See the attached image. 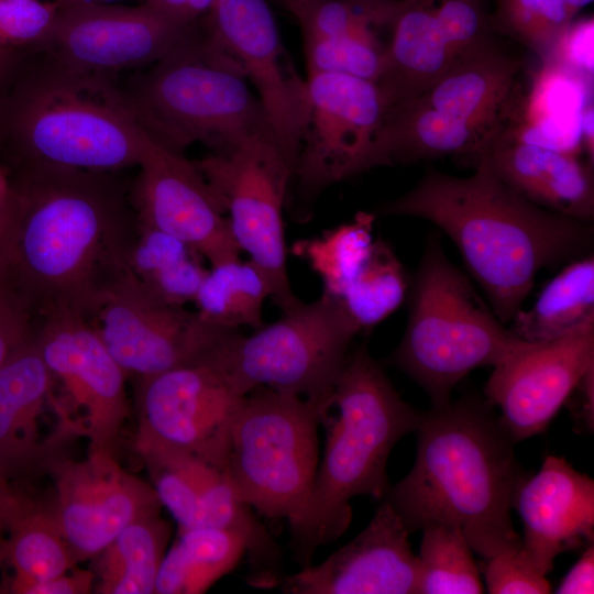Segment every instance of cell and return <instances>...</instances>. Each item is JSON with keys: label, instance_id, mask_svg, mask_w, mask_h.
Listing matches in <instances>:
<instances>
[{"label": "cell", "instance_id": "cell-1", "mask_svg": "<svg viewBox=\"0 0 594 594\" xmlns=\"http://www.w3.org/2000/svg\"><path fill=\"white\" fill-rule=\"evenodd\" d=\"M112 174L43 165L9 172L13 226L1 278L38 320L56 311L90 320L127 267L138 219Z\"/></svg>", "mask_w": 594, "mask_h": 594}, {"label": "cell", "instance_id": "cell-2", "mask_svg": "<svg viewBox=\"0 0 594 594\" xmlns=\"http://www.w3.org/2000/svg\"><path fill=\"white\" fill-rule=\"evenodd\" d=\"M381 216H406L437 226L454 243L497 318L508 326L543 268L590 254L591 222L552 212L506 185L483 158L466 177L429 168Z\"/></svg>", "mask_w": 594, "mask_h": 594}, {"label": "cell", "instance_id": "cell-3", "mask_svg": "<svg viewBox=\"0 0 594 594\" xmlns=\"http://www.w3.org/2000/svg\"><path fill=\"white\" fill-rule=\"evenodd\" d=\"M410 472L385 497L411 534L458 528L484 560L521 546L514 529L515 493L526 474L494 407L463 396L422 413Z\"/></svg>", "mask_w": 594, "mask_h": 594}, {"label": "cell", "instance_id": "cell-4", "mask_svg": "<svg viewBox=\"0 0 594 594\" xmlns=\"http://www.w3.org/2000/svg\"><path fill=\"white\" fill-rule=\"evenodd\" d=\"M150 135L112 78L25 58L0 94V163L116 173Z\"/></svg>", "mask_w": 594, "mask_h": 594}, {"label": "cell", "instance_id": "cell-5", "mask_svg": "<svg viewBox=\"0 0 594 594\" xmlns=\"http://www.w3.org/2000/svg\"><path fill=\"white\" fill-rule=\"evenodd\" d=\"M327 442L310 494L288 521L295 559L310 564L314 553L338 540L352 520L350 501H382L391 484L387 461L397 441L417 431L422 413L407 404L365 344L349 351L331 396Z\"/></svg>", "mask_w": 594, "mask_h": 594}, {"label": "cell", "instance_id": "cell-6", "mask_svg": "<svg viewBox=\"0 0 594 594\" xmlns=\"http://www.w3.org/2000/svg\"><path fill=\"white\" fill-rule=\"evenodd\" d=\"M245 78L239 62L195 23L174 48L121 89L156 142L182 154L201 142L216 153L251 135L273 133Z\"/></svg>", "mask_w": 594, "mask_h": 594}, {"label": "cell", "instance_id": "cell-7", "mask_svg": "<svg viewBox=\"0 0 594 594\" xmlns=\"http://www.w3.org/2000/svg\"><path fill=\"white\" fill-rule=\"evenodd\" d=\"M407 297V326L388 362L427 393L431 407L448 404L473 370L494 367L530 343L497 318L437 233L426 241Z\"/></svg>", "mask_w": 594, "mask_h": 594}, {"label": "cell", "instance_id": "cell-8", "mask_svg": "<svg viewBox=\"0 0 594 594\" xmlns=\"http://www.w3.org/2000/svg\"><path fill=\"white\" fill-rule=\"evenodd\" d=\"M358 333L338 304L321 295L250 336L233 331L207 358L240 396L265 387L305 398L328 414Z\"/></svg>", "mask_w": 594, "mask_h": 594}, {"label": "cell", "instance_id": "cell-9", "mask_svg": "<svg viewBox=\"0 0 594 594\" xmlns=\"http://www.w3.org/2000/svg\"><path fill=\"white\" fill-rule=\"evenodd\" d=\"M318 405L261 387L234 417L223 472L235 495L267 518L290 521L305 505L318 468Z\"/></svg>", "mask_w": 594, "mask_h": 594}, {"label": "cell", "instance_id": "cell-10", "mask_svg": "<svg viewBox=\"0 0 594 594\" xmlns=\"http://www.w3.org/2000/svg\"><path fill=\"white\" fill-rule=\"evenodd\" d=\"M195 164L222 202L240 251L265 274L271 298L283 312L296 307L283 221L293 172L274 134L251 135Z\"/></svg>", "mask_w": 594, "mask_h": 594}, {"label": "cell", "instance_id": "cell-11", "mask_svg": "<svg viewBox=\"0 0 594 594\" xmlns=\"http://www.w3.org/2000/svg\"><path fill=\"white\" fill-rule=\"evenodd\" d=\"M293 183L306 204L326 187L382 166L378 141L388 110L381 87L362 78L308 73Z\"/></svg>", "mask_w": 594, "mask_h": 594}, {"label": "cell", "instance_id": "cell-12", "mask_svg": "<svg viewBox=\"0 0 594 594\" xmlns=\"http://www.w3.org/2000/svg\"><path fill=\"white\" fill-rule=\"evenodd\" d=\"M244 396L233 392L207 354L139 380L135 449L140 457L191 455L223 471Z\"/></svg>", "mask_w": 594, "mask_h": 594}, {"label": "cell", "instance_id": "cell-13", "mask_svg": "<svg viewBox=\"0 0 594 594\" xmlns=\"http://www.w3.org/2000/svg\"><path fill=\"white\" fill-rule=\"evenodd\" d=\"M90 321L125 374L139 380L193 363L237 331L166 302L128 265L103 292Z\"/></svg>", "mask_w": 594, "mask_h": 594}, {"label": "cell", "instance_id": "cell-14", "mask_svg": "<svg viewBox=\"0 0 594 594\" xmlns=\"http://www.w3.org/2000/svg\"><path fill=\"white\" fill-rule=\"evenodd\" d=\"M193 25L146 3L122 7L76 2L59 7L40 54L65 68L112 78L117 73L153 65Z\"/></svg>", "mask_w": 594, "mask_h": 594}, {"label": "cell", "instance_id": "cell-15", "mask_svg": "<svg viewBox=\"0 0 594 594\" xmlns=\"http://www.w3.org/2000/svg\"><path fill=\"white\" fill-rule=\"evenodd\" d=\"M46 473L54 484L50 504L79 563L163 507L154 486L123 469L116 453L88 450L84 460L61 455Z\"/></svg>", "mask_w": 594, "mask_h": 594}, {"label": "cell", "instance_id": "cell-16", "mask_svg": "<svg viewBox=\"0 0 594 594\" xmlns=\"http://www.w3.org/2000/svg\"><path fill=\"white\" fill-rule=\"evenodd\" d=\"M40 353L82 413V433L88 450L116 453L130 415L127 374L108 351L91 321L75 312L56 311L40 319Z\"/></svg>", "mask_w": 594, "mask_h": 594}, {"label": "cell", "instance_id": "cell-17", "mask_svg": "<svg viewBox=\"0 0 594 594\" xmlns=\"http://www.w3.org/2000/svg\"><path fill=\"white\" fill-rule=\"evenodd\" d=\"M208 36L242 66L295 173L305 117V81L288 69L266 0H215L204 16ZM293 180V179H292Z\"/></svg>", "mask_w": 594, "mask_h": 594}, {"label": "cell", "instance_id": "cell-18", "mask_svg": "<svg viewBox=\"0 0 594 594\" xmlns=\"http://www.w3.org/2000/svg\"><path fill=\"white\" fill-rule=\"evenodd\" d=\"M138 166L131 202L140 223L182 240L210 266L239 257L223 205L195 162L150 136Z\"/></svg>", "mask_w": 594, "mask_h": 594}, {"label": "cell", "instance_id": "cell-19", "mask_svg": "<svg viewBox=\"0 0 594 594\" xmlns=\"http://www.w3.org/2000/svg\"><path fill=\"white\" fill-rule=\"evenodd\" d=\"M593 366L594 320L506 358L493 367L484 395L517 443L547 429Z\"/></svg>", "mask_w": 594, "mask_h": 594}, {"label": "cell", "instance_id": "cell-20", "mask_svg": "<svg viewBox=\"0 0 594 594\" xmlns=\"http://www.w3.org/2000/svg\"><path fill=\"white\" fill-rule=\"evenodd\" d=\"M410 532L382 499L367 526L321 563L305 565L280 583L288 594H417L418 557Z\"/></svg>", "mask_w": 594, "mask_h": 594}, {"label": "cell", "instance_id": "cell-21", "mask_svg": "<svg viewBox=\"0 0 594 594\" xmlns=\"http://www.w3.org/2000/svg\"><path fill=\"white\" fill-rule=\"evenodd\" d=\"M513 508L524 524L521 547L544 575L560 553L594 540V481L564 458L547 455L518 486Z\"/></svg>", "mask_w": 594, "mask_h": 594}, {"label": "cell", "instance_id": "cell-22", "mask_svg": "<svg viewBox=\"0 0 594 594\" xmlns=\"http://www.w3.org/2000/svg\"><path fill=\"white\" fill-rule=\"evenodd\" d=\"M53 383L36 334L0 367V475L13 484L46 473L62 455L58 439L42 432Z\"/></svg>", "mask_w": 594, "mask_h": 594}, {"label": "cell", "instance_id": "cell-23", "mask_svg": "<svg viewBox=\"0 0 594 594\" xmlns=\"http://www.w3.org/2000/svg\"><path fill=\"white\" fill-rule=\"evenodd\" d=\"M477 158L535 205L578 220H593V164L580 156L517 142L496 131Z\"/></svg>", "mask_w": 594, "mask_h": 594}, {"label": "cell", "instance_id": "cell-24", "mask_svg": "<svg viewBox=\"0 0 594 594\" xmlns=\"http://www.w3.org/2000/svg\"><path fill=\"white\" fill-rule=\"evenodd\" d=\"M520 68L518 58L504 53L491 41L457 57L416 98L492 138L510 106Z\"/></svg>", "mask_w": 594, "mask_h": 594}, {"label": "cell", "instance_id": "cell-25", "mask_svg": "<svg viewBox=\"0 0 594 594\" xmlns=\"http://www.w3.org/2000/svg\"><path fill=\"white\" fill-rule=\"evenodd\" d=\"M592 102L593 80L542 62L527 97L520 105L513 98L503 122L515 141L580 156L582 111Z\"/></svg>", "mask_w": 594, "mask_h": 594}, {"label": "cell", "instance_id": "cell-26", "mask_svg": "<svg viewBox=\"0 0 594 594\" xmlns=\"http://www.w3.org/2000/svg\"><path fill=\"white\" fill-rule=\"evenodd\" d=\"M377 81L392 107L425 92L452 64L453 53L432 0H398Z\"/></svg>", "mask_w": 594, "mask_h": 594}, {"label": "cell", "instance_id": "cell-27", "mask_svg": "<svg viewBox=\"0 0 594 594\" xmlns=\"http://www.w3.org/2000/svg\"><path fill=\"white\" fill-rule=\"evenodd\" d=\"M77 563L50 501L21 488L0 544V566L11 571L3 574L0 593L19 594L24 585L56 576Z\"/></svg>", "mask_w": 594, "mask_h": 594}, {"label": "cell", "instance_id": "cell-28", "mask_svg": "<svg viewBox=\"0 0 594 594\" xmlns=\"http://www.w3.org/2000/svg\"><path fill=\"white\" fill-rule=\"evenodd\" d=\"M491 138L443 114L419 98L389 108L381 132V165L409 164L450 155L476 158Z\"/></svg>", "mask_w": 594, "mask_h": 594}, {"label": "cell", "instance_id": "cell-29", "mask_svg": "<svg viewBox=\"0 0 594 594\" xmlns=\"http://www.w3.org/2000/svg\"><path fill=\"white\" fill-rule=\"evenodd\" d=\"M170 536L161 513L125 527L94 557V593L153 594Z\"/></svg>", "mask_w": 594, "mask_h": 594}, {"label": "cell", "instance_id": "cell-30", "mask_svg": "<svg viewBox=\"0 0 594 594\" xmlns=\"http://www.w3.org/2000/svg\"><path fill=\"white\" fill-rule=\"evenodd\" d=\"M594 320V256L564 264L542 288L529 309H520L509 323L519 339L540 343L557 339Z\"/></svg>", "mask_w": 594, "mask_h": 594}, {"label": "cell", "instance_id": "cell-31", "mask_svg": "<svg viewBox=\"0 0 594 594\" xmlns=\"http://www.w3.org/2000/svg\"><path fill=\"white\" fill-rule=\"evenodd\" d=\"M245 542L237 534L198 527L178 530L165 552L154 594H201L232 571L245 556Z\"/></svg>", "mask_w": 594, "mask_h": 594}, {"label": "cell", "instance_id": "cell-32", "mask_svg": "<svg viewBox=\"0 0 594 594\" xmlns=\"http://www.w3.org/2000/svg\"><path fill=\"white\" fill-rule=\"evenodd\" d=\"M202 260L182 240L138 221L127 265L160 298L185 307L194 302L208 271Z\"/></svg>", "mask_w": 594, "mask_h": 594}, {"label": "cell", "instance_id": "cell-33", "mask_svg": "<svg viewBox=\"0 0 594 594\" xmlns=\"http://www.w3.org/2000/svg\"><path fill=\"white\" fill-rule=\"evenodd\" d=\"M271 298L265 274L239 257L211 265L196 294L197 316L207 324L238 330L263 326V306Z\"/></svg>", "mask_w": 594, "mask_h": 594}, {"label": "cell", "instance_id": "cell-34", "mask_svg": "<svg viewBox=\"0 0 594 594\" xmlns=\"http://www.w3.org/2000/svg\"><path fill=\"white\" fill-rule=\"evenodd\" d=\"M408 290L403 264L386 242L375 239L367 257L332 300L361 332L392 315L404 302Z\"/></svg>", "mask_w": 594, "mask_h": 594}, {"label": "cell", "instance_id": "cell-35", "mask_svg": "<svg viewBox=\"0 0 594 594\" xmlns=\"http://www.w3.org/2000/svg\"><path fill=\"white\" fill-rule=\"evenodd\" d=\"M375 217L359 212L351 222L294 244V253L319 276L323 296L336 299L367 257Z\"/></svg>", "mask_w": 594, "mask_h": 594}, {"label": "cell", "instance_id": "cell-36", "mask_svg": "<svg viewBox=\"0 0 594 594\" xmlns=\"http://www.w3.org/2000/svg\"><path fill=\"white\" fill-rule=\"evenodd\" d=\"M417 593L480 594L485 592L473 550L458 528L432 525L422 529Z\"/></svg>", "mask_w": 594, "mask_h": 594}, {"label": "cell", "instance_id": "cell-37", "mask_svg": "<svg viewBox=\"0 0 594 594\" xmlns=\"http://www.w3.org/2000/svg\"><path fill=\"white\" fill-rule=\"evenodd\" d=\"M398 0H277L297 21L302 38L374 36L389 25Z\"/></svg>", "mask_w": 594, "mask_h": 594}, {"label": "cell", "instance_id": "cell-38", "mask_svg": "<svg viewBox=\"0 0 594 594\" xmlns=\"http://www.w3.org/2000/svg\"><path fill=\"white\" fill-rule=\"evenodd\" d=\"M563 0H497L493 28L544 58L572 23Z\"/></svg>", "mask_w": 594, "mask_h": 594}, {"label": "cell", "instance_id": "cell-39", "mask_svg": "<svg viewBox=\"0 0 594 594\" xmlns=\"http://www.w3.org/2000/svg\"><path fill=\"white\" fill-rule=\"evenodd\" d=\"M308 73L349 75L377 84L386 46L376 35L302 38Z\"/></svg>", "mask_w": 594, "mask_h": 594}, {"label": "cell", "instance_id": "cell-40", "mask_svg": "<svg viewBox=\"0 0 594 594\" xmlns=\"http://www.w3.org/2000/svg\"><path fill=\"white\" fill-rule=\"evenodd\" d=\"M58 10L52 0H0V52L20 58L40 54Z\"/></svg>", "mask_w": 594, "mask_h": 594}, {"label": "cell", "instance_id": "cell-41", "mask_svg": "<svg viewBox=\"0 0 594 594\" xmlns=\"http://www.w3.org/2000/svg\"><path fill=\"white\" fill-rule=\"evenodd\" d=\"M481 571L491 594H548L551 585L524 551L508 549L486 559Z\"/></svg>", "mask_w": 594, "mask_h": 594}, {"label": "cell", "instance_id": "cell-42", "mask_svg": "<svg viewBox=\"0 0 594 594\" xmlns=\"http://www.w3.org/2000/svg\"><path fill=\"white\" fill-rule=\"evenodd\" d=\"M38 324L29 305L0 277V367L35 337Z\"/></svg>", "mask_w": 594, "mask_h": 594}, {"label": "cell", "instance_id": "cell-43", "mask_svg": "<svg viewBox=\"0 0 594 594\" xmlns=\"http://www.w3.org/2000/svg\"><path fill=\"white\" fill-rule=\"evenodd\" d=\"M542 62L557 64L593 80V19L572 22Z\"/></svg>", "mask_w": 594, "mask_h": 594}, {"label": "cell", "instance_id": "cell-44", "mask_svg": "<svg viewBox=\"0 0 594 594\" xmlns=\"http://www.w3.org/2000/svg\"><path fill=\"white\" fill-rule=\"evenodd\" d=\"M95 582L92 570L74 566L56 576L26 584L19 594H88L94 592Z\"/></svg>", "mask_w": 594, "mask_h": 594}, {"label": "cell", "instance_id": "cell-45", "mask_svg": "<svg viewBox=\"0 0 594 594\" xmlns=\"http://www.w3.org/2000/svg\"><path fill=\"white\" fill-rule=\"evenodd\" d=\"M574 420V430L592 432L594 428V366L579 381L565 404Z\"/></svg>", "mask_w": 594, "mask_h": 594}, {"label": "cell", "instance_id": "cell-46", "mask_svg": "<svg viewBox=\"0 0 594 594\" xmlns=\"http://www.w3.org/2000/svg\"><path fill=\"white\" fill-rule=\"evenodd\" d=\"M558 594L594 593V546L587 544L580 559L561 580Z\"/></svg>", "mask_w": 594, "mask_h": 594}, {"label": "cell", "instance_id": "cell-47", "mask_svg": "<svg viewBox=\"0 0 594 594\" xmlns=\"http://www.w3.org/2000/svg\"><path fill=\"white\" fill-rule=\"evenodd\" d=\"M213 2L215 0H145L144 3L176 21L193 25L209 12Z\"/></svg>", "mask_w": 594, "mask_h": 594}, {"label": "cell", "instance_id": "cell-48", "mask_svg": "<svg viewBox=\"0 0 594 594\" xmlns=\"http://www.w3.org/2000/svg\"><path fill=\"white\" fill-rule=\"evenodd\" d=\"M21 488V485L13 484L0 475V544L18 505Z\"/></svg>", "mask_w": 594, "mask_h": 594}, {"label": "cell", "instance_id": "cell-49", "mask_svg": "<svg viewBox=\"0 0 594 594\" xmlns=\"http://www.w3.org/2000/svg\"><path fill=\"white\" fill-rule=\"evenodd\" d=\"M11 195V194H10ZM13 213L10 197L0 208V277L6 268L12 235Z\"/></svg>", "mask_w": 594, "mask_h": 594}, {"label": "cell", "instance_id": "cell-50", "mask_svg": "<svg viewBox=\"0 0 594 594\" xmlns=\"http://www.w3.org/2000/svg\"><path fill=\"white\" fill-rule=\"evenodd\" d=\"M581 132L583 151L587 154V161L594 164V106L587 105L582 111Z\"/></svg>", "mask_w": 594, "mask_h": 594}, {"label": "cell", "instance_id": "cell-51", "mask_svg": "<svg viewBox=\"0 0 594 594\" xmlns=\"http://www.w3.org/2000/svg\"><path fill=\"white\" fill-rule=\"evenodd\" d=\"M24 59L0 52V94L6 89Z\"/></svg>", "mask_w": 594, "mask_h": 594}, {"label": "cell", "instance_id": "cell-52", "mask_svg": "<svg viewBox=\"0 0 594 594\" xmlns=\"http://www.w3.org/2000/svg\"><path fill=\"white\" fill-rule=\"evenodd\" d=\"M10 194V176L6 167L0 163V208L8 201Z\"/></svg>", "mask_w": 594, "mask_h": 594}, {"label": "cell", "instance_id": "cell-53", "mask_svg": "<svg viewBox=\"0 0 594 594\" xmlns=\"http://www.w3.org/2000/svg\"><path fill=\"white\" fill-rule=\"evenodd\" d=\"M593 0H563L568 18L573 21L575 15Z\"/></svg>", "mask_w": 594, "mask_h": 594}, {"label": "cell", "instance_id": "cell-54", "mask_svg": "<svg viewBox=\"0 0 594 594\" xmlns=\"http://www.w3.org/2000/svg\"><path fill=\"white\" fill-rule=\"evenodd\" d=\"M116 1H120V0H72L68 4L76 3V2L112 3Z\"/></svg>", "mask_w": 594, "mask_h": 594}, {"label": "cell", "instance_id": "cell-55", "mask_svg": "<svg viewBox=\"0 0 594 594\" xmlns=\"http://www.w3.org/2000/svg\"><path fill=\"white\" fill-rule=\"evenodd\" d=\"M56 2L59 7L68 4L72 0H52Z\"/></svg>", "mask_w": 594, "mask_h": 594}]
</instances>
